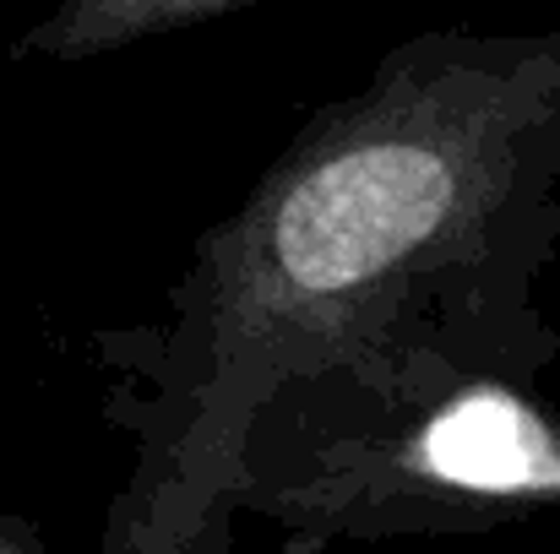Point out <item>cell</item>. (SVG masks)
Instances as JSON below:
<instances>
[{"label": "cell", "mask_w": 560, "mask_h": 554, "mask_svg": "<svg viewBox=\"0 0 560 554\" xmlns=\"http://www.w3.org/2000/svg\"><path fill=\"white\" fill-rule=\"evenodd\" d=\"M240 5H250V0H60L55 16H44L27 33V49L55 55V60H82V55L120 49L131 38L207 22V16H223Z\"/></svg>", "instance_id": "obj_2"}, {"label": "cell", "mask_w": 560, "mask_h": 554, "mask_svg": "<svg viewBox=\"0 0 560 554\" xmlns=\"http://www.w3.org/2000/svg\"><path fill=\"white\" fill-rule=\"evenodd\" d=\"M435 479L485 495H560V429L512 391H468L424 429Z\"/></svg>", "instance_id": "obj_1"}]
</instances>
